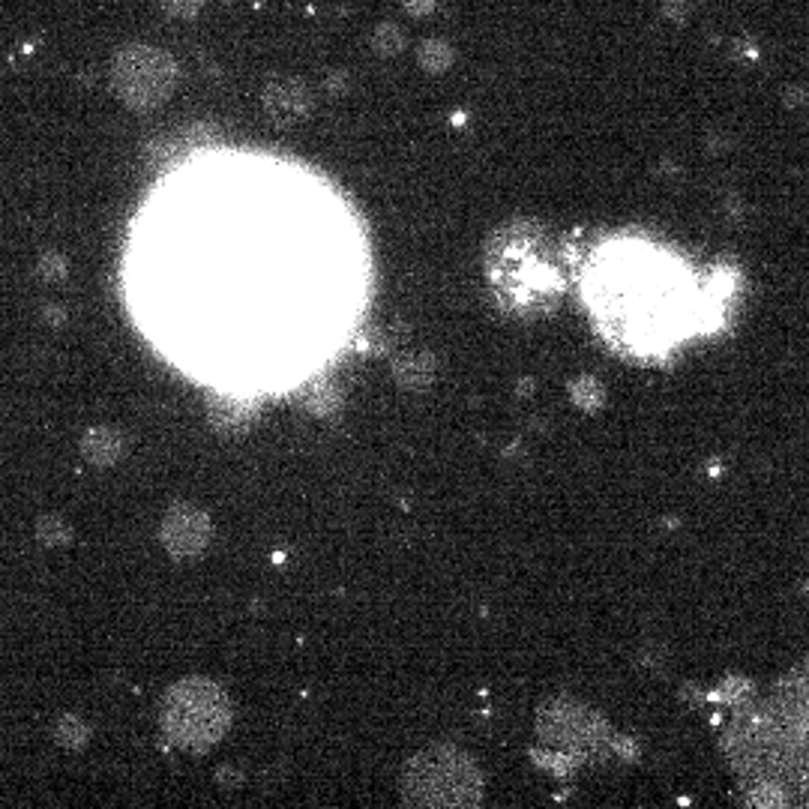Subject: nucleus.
<instances>
[{
  "instance_id": "1",
  "label": "nucleus",
  "mask_w": 809,
  "mask_h": 809,
  "mask_svg": "<svg viewBox=\"0 0 809 809\" xmlns=\"http://www.w3.org/2000/svg\"><path fill=\"white\" fill-rule=\"evenodd\" d=\"M159 720L180 750L204 752L219 743L231 726V701L217 681L192 675L166 692Z\"/></svg>"
},
{
  "instance_id": "2",
  "label": "nucleus",
  "mask_w": 809,
  "mask_h": 809,
  "mask_svg": "<svg viewBox=\"0 0 809 809\" xmlns=\"http://www.w3.org/2000/svg\"><path fill=\"white\" fill-rule=\"evenodd\" d=\"M480 795V768L456 747H429L404 765L402 798L408 807H477Z\"/></svg>"
},
{
  "instance_id": "3",
  "label": "nucleus",
  "mask_w": 809,
  "mask_h": 809,
  "mask_svg": "<svg viewBox=\"0 0 809 809\" xmlns=\"http://www.w3.org/2000/svg\"><path fill=\"white\" fill-rule=\"evenodd\" d=\"M180 70L168 51L132 42L111 58V88L132 111H153L174 93Z\"/></svg>"
},
{
  "instance_id": "4",
  "label": "nucleus",
  "mask_w": 809,
  "mask_h": 809,
  "mask_svg": "<svg viewBox=\"0 0 809 809\" xmlns=\"http://www.w3.org/2000/svg\"><path fill=\"white\" fill-rule=\"evenodd\" d=\"M159 540L166 546V552L178 561L196 558L208 549L210 543V519L204 510H198L196 503H174L162 519L159 528Z\"/></svg>"
},
{
  "instance_id": "5",
  "label": "nucleus",
  "mask_w": 809,
  "mask_h": 809,
  "mask_svg": "<svg viewBox=\"0 0 809 809\" xmlns=\"http://www.w3.org/2000/svg\"><path fill=\"white\" fill-rule=\"evenodd\" d=\"M261 106H264L267 118L273 120L277 127H294L312 114V90H309L307 81L277 76L261 90Z\"/></svg>"
},
{
  "instance_id": "6",
  "label": "nucleus",
  "mask_w": 809,
  "mask_h": 809,
  "mask_svg": "<svg viewBox=\"0 0 809 809\" xmlns=\"http://www.w3.org/2000/svg\"><path fill=\"white\" fill-rule=\"evenodd\" d=\"M591 720L593 713L579 708V705H555L543 717V735L549 740H558V743H576V740L582 738L591 740V731H600V722L597 726H585V722Z\"/></svg>"
},
{
  "instance_id": "7",
  "label": "nucleus",
  "mask_w": 809,
  "mask_h": 809,
  "mask_svg": "<svg viewBox=\"0 0 809 809\" xmlns=\"http://www.w3.org/2000/svg\"><path fill=\"white\" fill-rule=\"evenodd\" d=\"M127 450V435L120 432L118 426H93L84 435V441H81V453H84V459L90 465H97V468H109V465L120 462Z\"/></svg>"
},
{
  "instance_id": "8",
  "label": "nucleus",
  "mask_w": 809,
  "mask_h": 809,
  "mask_svg": "<svg viewBox=\"0 0 809 809\" xmlns=\"http://www.w3.org/2000/svg\"><path fill=\"white\" fill-rule=\"evenodd\" d=\"M210 420L222 432H240L256 420V404L238 399V396H222V399L210 402Z\"/></svg>"
},
{
  "instance_id": "9",
  "label": "nucleus",
  "mask_w": 809,
  "mask_h": 809,
  "mask_svg": "<svg viewBox=\"0 0 809 809\" xmlns=\"http://www.w3.org/2000/svg\"><path fill=\"white\" fill-rule=\"evenodd\" d=\"M393 376L404 390H423L432 384L435 360L429 354H408L396 363Z\"/></svg>"
},
{
  "instance_id": "10",
  "label": "nucleus",
  "mask_w": 809,
  "mask_h": 809,
  "mask_svg": "<svg viewBox=\"0 0 809 809\" xmlns=\"http://www.w3.org/2000/svg\"><path fill=\"white\" fill-rule=\"evenodd\" d=\"M456 60V51L450 42L445 40H423L420 42V49H417V63L423 67L429 76H445L450 67H453Z\"/></svg>"
},
{
  "instance_id": "11",
  "label": "nucleus",
  "mask_w": 809,
  "mask_h": 809,
  "mask_svg": "<svg viewBox=\"0 0 809 809\" xmlns=\"http://www.w3.org/2000/svg\"><path fill=\"white\" fill-rule=\"evenodd\" d=\"M369 46L376 51L378 58H399L408 46V37H404V30L393 21H381L376 30H372V37H369Z\"/></svg>"
},
{
  "instance_id": "12",
  "label": "nucleus",
  "mask_w": 809,
  "mask_h": 809,
  "mask_svg": "<svg viewBox=\"0 0 809 809\" xmlns=\"http://www.w3.org/2000/svg\"><path fill=\"white\" fill-rule=\"evenodd\" d=\"M570 399L582 411H597L602 402H606V387L597 381V378L591 376H582V378H576L570 384Z\"/></svg>"
},
{
  "instance_id": "13",
  "label": "nucleus",
  "mask_w": 809,
  "mask_h": 809,
  "mask_svg": "<svg viewBox=\"0 0 809 809\" xmlns=\"http://www.w3.org/2000/svg\"><path fill=\"white\" fill-rule=\"evenodd\" d=\"M54 740L60 747H67V750H81L90 740V726L81 717L67 713V717H60L58 729H54Z\"/></svg>"
},
{
  "instance_id": "14",
  "label": "nucleus",
  "mask_w": 809,
  "mask_h": 809,
  "mask_svg": "<svg viewBox=\"0 0 809 809\" xmlns=\"http://www.w3.org/2000/svg\"><path fill=\"white\" fill-rule=\"evenodd\" d=\"M339 402H342V396H339V390H336V387H330V384H316L307 393L309 411H312V415H318V417L333 415L336 408H339Z\"/></svg>"
},
{
  "instance_id": "15",
  "label": "nucleus",
  "mask_w": 809,
  "mask_h": 809,
  "mask_svg": "<svg viewBox=\"0 0 809 809\" xmlns=\"http://www.w3.org/2000/svg\"><path fill=\"white\" fill-rule=\"evenodd\" d=\"M70 525L63 522L60 516H42L37 522V537L46 546H67L70 543Z\"/></svg>"
},
{
  "instance_id": "16",
  "label": "nucleus",
  "mask_w": 809,
  "mask_h": 809,
  "mask_svg": "<svg viewBox=\"0 0 809 809\" xmlns=\"http://www.w3.org/2000/svg\"><path fill=\"white\" fill-rule=\"evenodd\" d=\"M159 10L171 16V19L189 21L204 10V0H159Z\"/></svg>"
},
{
  "instance_id": "17",
  "label": "nucleus",
  "mask_w": 809,
  "mask_h": 809,
  "mask_svg": "<svg viewBox=\"0 0 809 809\" xmlns=\"http://www.w3.org/2000/svg\"><path fill=\"white\" fill-rule=\"evenodd\" d=\"M750 803H756V807H782L786 803V791L777 782H759V789L752 791Z\"/></svg>"
},
{
  "instance_id": "18",
  "label": "nucleus",
  "mask_w": 809,
  "mask_h": 809,
  "mask_svg": "<svg viewBox=\"0 0 809 809\" xmlns=\"http://www.w3.org/2000/svg\"><path fill=\"white\" fill-rule=\"evenodd\" d=\"M40 277L42 279H49V282H58V279L67 277V261L60 256H54V252H49V256H42L40 261Z\"/></svg>"
},
{
  "instance_id": "19",
  "label": "nucleus",
  "mask_w": 809,
  "mask_h": 809,
  "mask_svg": "<svg viewBox=\"0 0 809 809\" xmlns=\"http://www.w3.org/2000/svg\"><path fill=\"white\" fill-rule=\"evenodd\" d=\"M402 10L411 19H429L438 10V0H402Z\"/></svg>"
},
{
  "instance_id": "20",
  "label": "nucleus",
  "mask_w": 809,
  "mask_h": 809,
  "mask_svg": "<svg viewBox=\"0 0 809 809\" xmlns=\"http://www.w3.org/2000/svg\"><path fill=\"white\" fill-rule=\"evenodd\" d=\"M662 12H666V19L683 21L687 16H690V3H687V0H666Z\"/></svg>"
},
{
  "instance_id": "21",
  "label": "nucleus",
  "mask_w": 809,
  "mask_h": 809,
  "mask_svg": "<svg viewBox=\"0 0 809 809\" xmlns=\"http://www.w3.org/2000/svg\"><path fill=\"white\" fill-rule=\"evenodd\" d=\"M348 88H351L348 72H330V79H327V90H330V97H342Z\"/></svg>"
},
{
  "instance_id": "22",
  "label": "nucleus",
  "mask_w": 809,
  "mask_h": 809,
  "mask_svg": "<svg viewBox=\"0 0 809 809\" xmlns=\"http://www.w3.org/2000/svg\"><path fill=\"white\" fill-rule=\"evenodd\" d=\"M740 690H752L750 681L735 678V681H729L726 687H722V696H726V701H740Z\"/></svg>"
}]
</instances>
